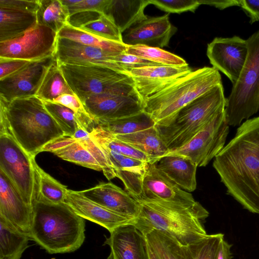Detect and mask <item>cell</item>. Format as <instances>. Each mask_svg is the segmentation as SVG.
Wrapping results in <instances>:
<instances>
[{"label":"cell","mask_w":259,"mask_h":259,"mask_svg":"<svg viewBox=\"0 0 259 259\" xmlns=\"http://www.w3.org/2000/svg\"><path fill=\"white\" fill-rule=\"evenodd\" d=\"M222 83L220 73L213 67L193 70L143 99L144 111L156 125H165L187 104Z\"/></svg>","instance_id":"obj_5"},{"label":"cell","mask_w":259,"mask_h":259,"mask_svg":"<svg viewBox=\"0 0 259 259\" xmlns=\"http://www.w3.org/2000/svg\"><path fill=\"white\" fill-rule=\"evenodd\" d=\"M231 246V245L223 239L219 246L217 259H232Z\"/></svg>","instance_id":"obj_49"},{"label":"cell","mask_w":259,"mask_h":259,"mask_svg":"<svg viewBox=\"0 0 259 259\" xmlns=\"http://www.w3.org/2000/svg\"><path fill=\"white\" fill-rule=\"evenodd\" d=\"M77 140L75 139L73 137L63 135L58 137L45 145L40 150L41 152H53L62 149L73 143L76 142Z\"/></svg>","instance_id":"obj_46"},{"label":"cell","mask_w":259,"mask_h":259,"mask_svg":"<svg viewBox=\"0 0 259 259\" xmlns=\"http://www.w3.org/2000/svg\"><path fill=\"white\" fill-rule=\"evenodd\" d=\"M82 103L97 124L100 121L123 118L144 111L143 101L138 94H99L88 97Z\"/></svg>","instance_id":"obj_15"},{"label":"cell","mask_w":259,"mask_h":259,"mask_svg":"<svg viewBox=\"0 0 259 259\" xmlns=\"http://www.w3.org/2000/svg\"><path fill=\"white\" fill-rule=\"evenodd\" d=\"M79 192L91 200L117 213L134 219L139 215V202L128 192L112 183H102Z\"/></svg>","instance_id":"obj_22"},{"label":"cell","mask_w":259,"mask_h":259,"mask_svg":"<svg viewBox=\"0 0 259 259\" xmlns=\"http://www.w3.org/2000/svg\"><path fill=\"white\" fill-rule=\"evenodd\" d=\"M35 157L29 155L8 132L0 133V169L33 206L35 194Z\"/></svg>","instance_id":"obj_9"},{"label":"cell","mask_w":259,"mask_h":259,"mask_svg":"<svg viewBox=\"0 0 259 259\" xmlns=\"http://www.w3.org/2000/svg\"><path fill=\"white\" fill-rule=\"evenodd\" d=\"M140 206L133 224L144 234L155 229L167 233L186 246L208 235L203 223L209 212L198 202L183 205L156 199L137 200Z\"/></svg>","instance_id":"obj_3"},{"label":"cell","mask_w":259,"mask_h":259,"mask_svg":"<svg viewBox=\"0 0 259 259\" xmlns=\"http://www.w3.org/2000/svg\"><path fill=\"white\" fill-rule=\"evenodd\" d=\"M30 240L0 215V259H20Z\"/></svg>","instance_id":"obj_28"},{"label":"cell","mask_w":259,"mask_h":259,"mask_svg":"<svg viewBox=\"0 0 259 259\" xmlns=\"http://www.w3.org/2000/svg\"><path fill=\"white\" fill-rule=\"evenodd\" d=\"M149 2L165 12L179 14L187 11L194 12L200 5L198 0H149Z\"/></svg>","instance_id":"obj_43"},{"label":"cell","mask_w":259,"mask_h":259,"mask_svg":"<svg viewBox=\"0 0 259 259\" xmlns=\"http://www.w3.org/2000/svg\"><path fill=\"white\" fill-rule=\"evenodd\" d=\"M37 17L38 24L58 33L68 23L70 16L61 0H40Z\"/></svg>","instance_id":"obj_33"},{"label":"cell","mask_w":259,"mask_h":259,"mask_svg":"<svg viewBox=\"0 0 259 259\" xmlns=\"http://www.w3.org/2000/svg\"><path fill=\"white\" fill-rule=\"evenodd\" d=\"M58 33L38 24L22 35L0 42V59L34 61L55 56Z\"/></svg>","instance_id":"obj_11"},{"label":"cell","mask_w":259,"mask_h":259,"mask_svg":"<svg viewBox=\"0 0 259 259\" xmlns=\"http://www.w3.org/2000/svg\"><path fill=\"white\" fill-rule=\"evenodd\" d=\"M150 4L149 0H110L104 14L122 33L148 18L144 10Z\"/></svg>","instance_id":"obj_26"},{"label":"cell","mask_w":259,"mask_h":259,"mask_svg":"<svg viewBox=\"0 0 259 259\" xmlns=\"http://www.w3.org/2000/svg\"><path fill=\"white\" fill-rule=\"evenodd\" d=\"M193 71L189 65H157L134 68L127 71L133 78L142 100L166 83Z\"/></svg>","instance_id":"obj_23"},{"label":"cell","mask_w":259,"mask_h":259,"mask_svg":"<svg viewBox=\"0 0 259 259\" xmlns=\"http://www.w3.org/2000/svg\"><path fill=\"white\" fill-rule=\"evenodd\" d=\"M0 215L30 238L33 206L25 201L18 190L1 169Z\"/></svg>","instance_id":"obj_17"},{"label":"cell","mask_w":259,"mask_h":259,"mask_svg":"<svg viewBox=\"0 0 259 259\" xmlns=\"http://www.w3.org/2000/svg\"><path fill=\"white\" fill-rule=\"evenodd\" d=\"M30 62L21 59H0V80L15 73Z\"/></svg>","instance_id":"obj_45"},{"label":"cell","mask_w":259,"mask_h":259,"mask_svg":"<svg viewBox=\"0 0 259 259\" xmlns=\"http://www.w3.org/2000/svg\"><path fill=\"white\" fill-rule=\"evenodd\" d=\"M65 202L79 216L106 228L110 232L122 225L134 222V219L109 209L82 195L67 189Z\"/></svg>","instance_id":"obj_21"},{"label":"cell","mask_w":259,"mask_h":259,"mask_svg":"<svg viewBox=\"0 0 259 259\" xmlns=\"http://www.w3.org/2000/svg\"><path fill=\"white\" fill-rule=\"evenodd\" d=\"M55 57L32 61L0 80V99L6 103L21 98L36 96L44 78Z\"/></svg>","instance_id":"obj_13"},{"label":"cell","mask_w":259,"mask_h":259,"mask_svg":"<svg viewBox=\"0 0 259 259\" xmlns=\"http://www.w3.org/2000/svg\"><path fill=\"white\" fill-rule=\"evenodd\" d=\"M148 245V244H147ZM148 252L149 259H158L156 254L152 250L151 248L148 245Z\"/></svg>","instance_id":"obj_50"},{"label":"cell","mask_w":259,"mask_h":259,"mask_svg":"<svg viewBox=\"0 0 259 259\" xmlns=\"http://www.w3.org/2000/svg\"><path fill=\"white\" fill-rule=\"evenodd\" d=\"M125 53L134 55L161 65L185 66L188 65L181 57L161 48L146 46H127Z\"/></svg>","instance_id":"obj_36"},{"label":"cell","mask_w":259,"mask_h":259,"mask_svg":"<svg viewBox=\"0 0 259 259\" xmlns=\"http://www.w3.org/2000/svg\"><path fill=\"white\" fill-rule=\"evenodd\" d=\"M74 94L55 60L48 70L36 96L42 101H53L59 96Z\"/></svg>","instance_id":"obj_34"},{"label":"cell","mask_w":259,"mask_h":259,"mask_svg":"<svg viewBox=\"0 0 259 259\" xmlns=\"http://www.w3.org/2000/svg\"><path fill=\"white\" fill-rule=\"evenodd\" d=\"M67 7L70 16L85 12L104 13L110 0H61Z\"/></svg>","instance_id":"obj_42"},{"label":"cell","mask_w":259,"mask_h":259,"mask_svg":"<svg viewBox=\"0 0 259 259\" xmlns=\"http://www.w3.org/2000/svg\"><path fill=\"white\" fill-rule=\"evenodd\" d=\"M226 106L222 83L187 104L166 124L156 125L169 152L186 145Z\"/></svg>","instance_id":"obj_6"},{"label":"cell","mask_w":259,"mask_h":259,"mask_svg":"<svg viewBox=\"0 0 259 259\" xmlns=\"http://www.w3.org/2000/svg\"><path fill=\"white\" fill-rule=\"evenodd\" d=\"M200 5L213 6L219 9L224 10L232 6H240V0H198Z\"/></svg>","instance_id":"obj_48"},{"label":"cell","mask_w":259,"mask_h":259,"mask_svg":"<svg viewBox=\"0 0 259 259\" xmlns=\"http://www.w3.org/2000/svg\"><path fill=\"white\" fill-rule=\"evenodd\" d=\"M248 52L247 40L234 36L215 37L208 44L206 54L212 67L226 75L234 85L240 76Z\"/></svg>","instance_id":"obj_12"},{"label":"cell","mask_w":259,"mask_h":259,"mask_svg":"<svg viewBox=\"0 0 259 259\" xmlns=\"http://www.w3.org/2000/svg\"><path fill=\"white\" fill-rule=\"evenodd\" d=\"M239 7L250 18L251 24L259 21V0H240Z\"/></svg>","instance_id":"obj_47"},{"label":"cell","mask_w":259,"mask_h":259,"mask_svg":"<svg viewBox=\"0 0 259 259\" xmlns=\"http://www.w3.org/2000/svg\"><path fill=\"white\" fill-rule=\"evenodd\" d=\"M0 132L10 133L23 149L35 157L52 140L64 134L36 96L9 103L0 99Z\"/></svg>","instance_id":"obj_2"},{"label":"cell","mask_w":259,"mask_h":259,"mask_svg":"<svg viewBox=\"0 0 259 259\" xmlns=\"http://www.w3.org/2000/svg\"><path fill=\"white\" fill-rule=\"evenodd\" d=\"M58 66L71 91L81 102L99 94H138L135 81L128 73L99 66Z\"/></svg>","instance_id":"obj_7"},{"label":"cell","mask_w":259,"mask_h":259,"mask_svg":"<svg viewBox=\"0 0 259 259\" xmlns=\"http://www.w3.org/2000/svg\"><path fill=\"white\" fill-rule=\"evenodd\" d=\"M40 0H0V42L20 36L37 24Z\"/></svg>","instance_id":"obj_14"},{"label":"cell","mask_w":259,"mask_h":259,"mask_svg":"<svg viewBox=\"0 0 259 259\" xmlns=\"http://www.w3.org/2000/svg\"><path fill=\"white\" fill-rule=\"evenodd\" d=\"M248 52L237 82L226 98V115L229 125H240L259 111V29L247 40Z\"/></svg>","instance_id":"obj_8"},{"label":"cell","mask_w":259,"mask_h":259,"mask_svg":"<svg viewBox=\"0 0 259 259\" xmlns=\"http://www.w3.org/2000/svg\"><path fill=\"white\" fill-rule=\"evenodd\" d=\"M104 245L110 248L107 259H149L145 236L132 223L122 225L110 231Z\"/></svg>","instance_id":"obj_19"},{"label":"cell","mask_w":259,"mask_h":259,"mask_svg":"<svg viewBox=\"0 0 259 259\" xmlns=\"http://www.w3.org/2000/svg\"><path fill=\"white\" fill-rule=\"evenodd\" d=\"M141 198L156 199L183 205H192L196 202L192 194L181 189L158 168L155 163H148Z\"/></svg>","instance_id":"obj_20"},{"label":"cell","mask_w":259,"mask_h":259,"mask_svg":"<svg viewBox=\"0 0 259 259\" xmlns=\"http://www.w3.org/2000/svg\"><path fill=\"white\" fill-rule=\"evenodd\" d=\"M177 28L170 22L169 14L148 17L122 33L126 46H146L162 48L168 46Z\"/></svg>","instance_id":"obj_18"},{"label":"cell","mask_w":259,"mask_h":259,"mask_svg":"<svg viewBox=\"0 0 259 259\" xmlns=\"http://www.w3.org/2000/svg\"><path fill=\"white\" fill-rule=\"evenodd\" d=\"M59 37L69 39L90 47L109 52L120 54L125 52L126 47L122 42L106 39L68 23L58 33Z\"/></svg>","instance_id":"obj_30"},{"label":"cell","mask_w":259,"mask_h":259,"mask_svg":"<svg viewBox=\"0 0 259 259\" xmlns=\"http://www.w3.org/2000/svg\"><path fill=\"white\" fill-rule=\"evenodd\" d=\"M53 153L63 160L97 171H102L95 158L78 141Z\"/></svg>","instance_id":"obj_38"},{"label":"cell","mask_w":259,"mask_h":259,"mask_svg":"<svg viewBox=\"0 0 259 259\" xmlns=\"http://www.w3.org/2000/svg\"><path fill=\"white\" fill-rule=\"evenodd\" d=\"M155 163L183 190L191 192L196 189L197 166L190 159L177 154H166Z\"/></svg>","instance_id":"obj_25"},{"label":"cell","mask_w":259,"mask_h":259,"mask_svg":"<svg viewBox=\"0 0 259 259\" xmlns=\"http://www.w3.org/2000/svg\"><path fill=\"white\" fill-rule=\"evenodd\" d=\"M33 165L35 174L34 199L55 204L65 202L66 193L68 189L67 187L41 169L37 164L35 159Z\"/></svg>","instance_id":"obj_31"},{"label":"cell","mask_w":259,"mask_h":259,"mask_svg":"<svg viewBox=\"0 0 259 259\" xmlns=\"http://www.w3.org/2000/svg\"><path fill=\"white\" fill-rule=\"evenodd\" d=\"M213 167L228 193L259 214V116L248 119L214 157Z\"/></svg>","instance_id":"obj_1"},{"label":"cell","mask_w":259,"mask_h":259,"mask_svg":"<svg viewBox=\"0 0 259 259\" xmlns=\"http://www.w3.org/2000/svg\"><path fill=\"white\" fill-rule=\"evenodd\" d=\"M144 235L158 259H184L183 245L167 233L154 229Z\"/></svg>","instance_id":"obj_35"},{"label":"cell","mask_w":259,"mask_h":259,"mask_svg":"<svg viewBox=\"0 0 259 259\" xmlns=\"http://www.w3.org/2000/svg\"><path fill=\"white\" fill-rule=\"evenodd\" d=\"M97 124L114 136L130 134L156 125L153 119L144 111L123 118L100 121Z\"/></svg>","instance_id":"obj_32"},{"label":"cell","mask_w":259,"mask_h":259,"mask_svg":"<svg viewBox=\"0 0 259 259\" xmlns=\"http://www.w3.org/2000/svg\"><path fill=\"white\" fill-rule=\"evenodd\" d=\"M118 54L58 37L55 57L58 65L99 66L127 73L114 61Z\"/></svg>","instance_id":"obj_16"},{"label":"cell","mask_w":259,"mask_h":259,"mask_svg":"<svg viewBox=\"0 0 259 259\" xmlns=\"http://www.w3.org/2000/svg\"><path fill=\"white\" fill-rule=\"evenodd\" d=\"M114 61L120 65L126 72L127 71L134 68L161 65L158 63L125 52L116 55L114 58Z\"/></svg>","instance_id":"obj_44"},{"label":"cell","mask_w":259,"mask_h":259,"mask_svg":"<svg viewBox=\"0 0 259 259\" xmlns=\"http://www.w3.org/2000/svg\"><path fill=\"white\" fill-rule=\"evenodd\" d=\"M42 101L45 108L60 126L64 135L72 137L78 125L74 112L59 103Z\"/></svg>","instance_id":"obj_41"},{"label":"cell","mask_w":259,"mask_h":259,"mask_svg":"<svg viewBox=\"0 0 259 259\" xmlns=\"http://www.w3.org/2000/svg\"><path fill=\"white\" fill-rule=\"evenodd\" d=\"M224 235H208L186 246H182L184 259H217L218 249Z\"/></svg>","instance_id":"obj_37"},{"label":"cell","mask_w":259,"mask_h":259,"mask_svg":"<svg viewBox=\"0 0 259 259\" xmlns=\"http://www.w3.org/2000/svg\"><path fill=\"white\" fill-rule=\"evenodd\" d=\"M89 133L91 138L102 148L147 163H155L157 161L156 159L129 144L116 138L114 135L98 124Z\"/></svg>","instance_id":"obj_29"},{"label":"cell","mask_w":259,"mask_h":259,"mask_svg":"<svg viewBox=\"0 0 259 259\" xmlns=\"http://www.w3.org/2000/svg\"><path fill=\"white\" fill-rule=\"evenodd\" d=\"M85 222L65 202L35 199L30 239L50 254L72 252L85 240Z\"/></svg>","instance_id":"obj_4"},{"label":"cell","mask_w":259,"mask_h":259,"mask_svg":"<svg viewBox=\"0 0 259 259\" xmlns=\"http://www.w3.org/2000/svg\"><path fill=\"white\" fill-rule=\"evenodd\" d=\"M72 137L91 153L100 164L104 176L108 180L116 177L114 170L110 165L102 149L91 138L89 132L78 125Z\"/></svg>","instance_id":"obj_40"},{"label":"cell","mask_w":259,"mask_h":259,"mask_svg":"<svg viewBox=\"0 0 259 259\" xmlns=\"http://www.w3.org/2000/svg\"><path fill=\"white\" fill-rule=\"evenodd\" d=\"M115 137L157 161L169 152L156 125L134 133Z\"/></svg>","instance_id":"obj_27"},{"label":"cell","mask_w":259,"mask_h":259,"mask_svg":"<svg viewBox=\"0 0 259 259\" xmlns=\"http://www.w3.org/2000/svg\"><path fill=\"white\" fill-rule=\"evenodd\" d=\"M101 148L110 165L114 169L116 177L123 182L126 191L135 199H140L143 193V179L148 163Z\"/></svg>","instance_id":"obj_24"},{"label":"cell","mask_w":259,"mask_h":259,"mask_svg":"<svg viewBox=\"0 0 259 259\" xmlns=\"http://www.w3.org/2000/svg\"><path fill=\"white\" fill-rule=\"evenodd\" d=\"M78 28L106 39L122 42L120 29L104 13H100L97 18L88 21Z\"/></svg>","instance_id":"obj_39"},{"label":"cell","mask_w":259,"mask_h":259,"mask_svg":"<svg viewBox=\"0 0 259 259\" xmlns=\"http://www.w3.org/2000/svg\"><path fill=\"white\" fill-rule=\"evenodd\" d=\"M229 131L225 109L218 113L186 145L168 152L186 157L197 167L205 166L225 147Z\"/></svg>","instance_id":"obj_10"}]
</instances>
